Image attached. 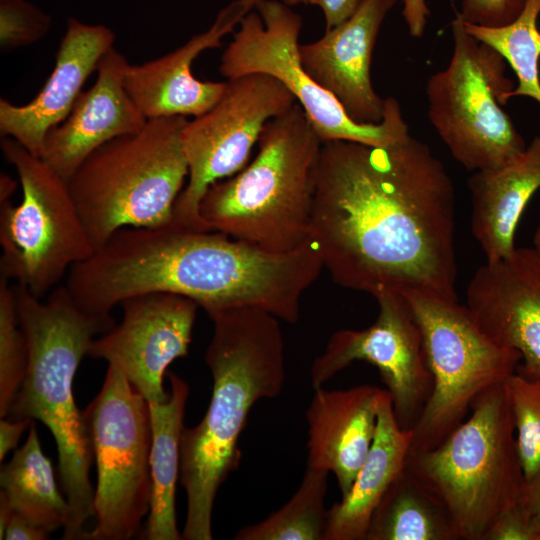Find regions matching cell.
<instances>
[{
    "label": "cell",
    "instance_id": "cell-1",
    "mask_svg": "<svg viewBox=\"0 0 540 540\" xmlns=\"http://www.w3.org/2000/svg\"><path fill=\"white\" fill-rule=\"evenodd\" d=\"M310 239L338 285L457 301L455 189L430 147L324 141Z\"/></svg>",
    "mask_w": 540,
    "mask_h": 540
},
{
    "label": "cell",
    "instance_id": "cell-2",
    "mask_svg": "<svg viewBox=\"0 0 540 540\" xmlns=\"http://www.w3.org/2000/svg\"><path fill=\"white\" fill-rule=\"evenodd\" d=\"M312 241L272 252L215 230L175 223L124 227L69 270L65 285L86 310L110 314L149 292L190 298L211 313L258 308L295 323L304 292L323 269Z\"/></svg>",
    "mask_w": 540,
    "mask_h": 540
},
{
    "label": "cell",
    "instance_id": "cell-3",
    "mask_svg": "<svg viewBox=\"0 0 540 540\" xmlns=\"http://www.w3.org/2000/svg\"><path fill=\"white\" fill-rule=\"evenodd\" d=\"M213 333L205 362L213 380L202 420L183 428L179 479L186 492L185 540H212V512L219 487L238 468L239 439L250 410L275 398L285 381L279 319L258 308H231L208 315Z\"/></svg>",
    "mask_w": 540,
    "mask_h": 540
},
{
    "label": "cell",
    "instance_id": "cell-4",
    "mask_svg": "<svg viewBox=\"0 0 540 540\" xmlns=\"http://www.w3.org/2000/svg\"><path fill=\"white\" fill-rule=\"evenodd\" d=\"M15 291L28 365L7 416L36 419L50 430L69 508L62 539H82L87 520L95 515V488L89 476L94 456L83 411L74 399L73 381L92 341L114 320L110 314L84 309L65 284L55 287L45 301L24 286L15 284Z\"/></svg>",
    "mask_w": 540,
    "mask_h": 540
},
{
    "label": "cell",
    "instance_id": "cell-5",
    "mask_svg": "<svg viewBox=\"0 0 540 540\" xmlns=\"http://www.w3.org/2000/svg\"><path fill=\"white\" fill-rule=\"evenodd\" d=\"M322 143L298 102L269 120L253 161L203 195L207 228L272 252L307 243Z\"/></svg>",
    "mask_w": 540,
    "mask_h": 540
},
{
    "label": "cell",
    "instance_id": "cell-6",
    "mask_svg": "<svg viewBox=\"0 0 540 540\" xmlns=\"http://www.w3.org/2000/svg\"><path fill=\"white\" fill-rule=\"evenodd\" d=\"M405 468L445 509L459 540H485L525 483L505 382L484 392L440 444L409 451Z\"/></svg>",
    "mask_w": 540,
    "mask_h": 540
},
{
    "label": "cell",
    "instance_id": "cell-7",
    "mask_svg": "<svg viewBox=\"0 0 540 540\" xmlns=\"http://www.w3.org/2000/svg\"><path fill=\"white\" fill-rule=\"evenodd\" d=\"M187 121L184 116L148 120L139 132L98 147L67 180L95 250L121 228L172 223L188 177L181 145Z\"/></svg>",
    "mask_w": 540,
    "mask_h": 540
},
{
    "label": "cell",
    "instance_id": "cell-8",
    "mask_svg": "<svg viewBox=\"0 0 540 540\" xmlns=\"http://www.w3.org/2000/svg\"><path fill=\"white\" fill-rule=\"evenodd\" d=\"M448 66L426 84L427 116L451 155L471 171L502 167L526 147L502 108L514 89L505 59L470 35L456 12Z\"/></svg>",
    "mask_w": 540,
    "mask_h": 540
},
{
    "label": "cell",
    "instance_id": "cell-9",
    "mask_svg": "<svg viewBox=\"0 0 540 540\" xmlns=\"http://www.w3.org/2000/svg\"><path fill=\"white\" fill-rule=\"evenodd\" d=\"M1 149L16 169L22 198L17 205L1 201L0 273L43 298L95 249L67 181L10 137H2Z\"/></svg>",
    "mask_w": 540,
    "mask_h": 540
},
{
    "label": "cell",
    "instance_id": "cell-10",
    "mask_svg": "<svg viewBox=\"0 0 540 540\" xmlns=\"http://www.w3.org/2000/svg\"><path fill=\"white\" fill-rule=\"evenodd\" d=\"M404 297L420 328L433 380L431 395L412 428L410 451H420L440 444L484 392L517 370L521 355L493 340L458 300Z\"/></svg>",
    "mask_w": 540,
    "mask_h": 540
},
{
    "label": "cell",
    "instance_id": "cell-11",
    "mask_svg": "<svg viewBox=\"0 0 540 540\" xmlns=\"http://www.w3.org/2000/svg\"><path fill=\"white\" fill-rule=\"evenodd\" d=\"M255 10L240 21L233 40L221 56L219 71L224 77L264 73L276 78L300 104L323 142L346 140L386 146L410 135L396 98H385L381 122L358 123L333 94L307 73L299 55L302 18L289 5L261 0Z\"/></svg>",
    "mask_w": 540,
    "mask_h": 540
},
{
    "label": "cell",
    "instance_id": "cell-12",
    "mask_svg": "<svg viewBox=\"0 0 540 540\" xmlns=\"http://www.w3.org/2000/svg\"><path fill=\"white\" fill-rule=\"evenodd\" d=\"M83 414L97 468V523L82 540H128L149 513L152 429L149 403L116 368Z\"/></svg>",
    "mask_w": 540,
    "mask_h": 540
},
{
    "label": "cell",
    "instance_id": "cell-13",
    "mask_svg": "<svg viewBox=\"0 0 540 540\" xmlns=\"http://www.w3.org/2000/svg\"><path fill=\"white\" fill-rule=\"evenodd\" d=\"M295 103L288 89L268 74L228 79L214 106L188 120L182 129L188 181L174 205L172 222L210 230L199 212L207 189L245 167L266 123Z\"/></svg>",
    "mask_w": 540,
    "mask_h": 540
},
{
    "label": "cell",
    "instance_id": "cell-14",
    "mask_svg": "<svg viewBox=\"0 0 540 540\" xmlns=\"http://www.w3.org/2000/svg\"><path fill=\"white\" fill-rule=\"evenodd\" d=\"M376 321L365 329L334 332L311 366L313 389L323 386L355 361L374 365L389 392L395 417L412 429L433 387L418 323L403 295L384 293L375 298Z\"/></svg>",
    "mask_w": 540,
    "mask_h": 540
},
{
    "label": "cell",
    "instance_id": "cell-15",
    "mask_svg": "<svg viewBox=\"0 0 540 540\" xmlns=\"http://www.w3.org/2000/svg\"><path fill=\"white\" fill-rule=\"evenodd\" d=\"M118 324L96 337L88 356L119 370L148 402L168 398L163 378L188 354L198 304L188 297L149 292L125 299Z\"/></svg>",
    "mask_w": 540,
    "mask_h": 540
},
{
    "label": "cell",
    "instance_id": "cell-16",
    "mask_svg": "<svg viewBox=\"0 0 540 540\" xmlns=\"http://www.w3.org/2000/svg\"><path fill=\"white\" fill-rule=\"evenodd\" d=\"M466 302L493 340L520 353L516 371L540 378V252L516 247L486 261L468 284Z\"/></svg>",
    "mask_w": 540,
    "mask_h": 540
},
{
    "label": "cell",
    "instance_id": "cell-17",
    "mask_svg": "<svg viewBox=\"0 0 540 540\" xmlns=\"http://www.w3.org/2000/svg\"><path fill=\"white\" fill-rule=\"evenodd\" d=\"M261 0H233L217 14L204 32L191 37L176 50L139 65L128 64L124 85L147 119L199 116L219 100L225 82L202 81L192 73L193 61L205 50L222 45L225 35L256 9Z\"/></svg>",
    "mask_w": 540,
    "mask_h": 540
},
{
    "label": "cell",
    "instance_id": "cell-18",
    "mask_svg": "<svg viewBox=\"0 0 540 540\" xmlns=\"http://www.w3.org/2000/svg\"><path fill=\"white\" fill-rule=\"evenodd\" d=\"M397 0H361L341 24L317 41L299 45L307 73L333 94L358 123H379L385 99L374 90L370 67L380 27Z\"/></svg>",
    "mask_w": 540,
    "mask_h": 540
},
{
    "label": "cell",
    "instance_id": "cell-19",
    "mask_svg": "<svg viewBox=\"0 0 540 540\" xmlns=\"http://www.w3.org/2000/svg\"><path fill=\"white\" fill-rule=\"evenodd\" d=\"M115 38L105 25L68 18L55 67L35 98L24 105L0 99L1 137H10L41 157L48 131L69 115L84 83L114 47Z\"/></svg>",
    "mask_w": 540,
    "mask_h": 540
},
{
    "label": "cell",
    "instance_id": "cell-20",
    "mask_svg": "<svg viewBox=\"0 0 540 540\" xmlns=\"http://www.w3.org/2000/svg\"><path fill=\"white\" fill-rule=\"evenodd\" d=\"M128 64L114 47L108 50L93 86L82 91L69 115L48 131L41 158L66 181L98 147L146 125L124 85Z\"/></svg>",
    "mask_w": 540,
    "mask_h": 540
},
{
    "label": "cell",
    "instance_id": "cell-21",
    "mask_svg": "<svg viewBox=\"0 0 540 540\" xmlns=\"http://www.w3.org/2000/svg\"><path fill=\"white\" fill-rule=\"evenodd\" d=\"M382 389L315 388L306 410L307 467L334 473L341 497L351 489L372 445Z\"/></svg>",
    "mask_w": 540,
    "mask_h": 540
},
{
    "label": "cell",
    "instance_id": "cell-22",
    "mask_svg": "<svg viewBox=\"0 0 540 540\" xmlns=\"http://www.w3.org/2000/svg\"><path fill=\"white\" fill-rule=\"evenodd\" d=\"M540 188V135L506 165L476 171L468 179L471 232L486 261L509 255L515 232L532 196Z\"/></svg>",
    "mask_w": 540,
    "mask_h": 540
},
{
    "label": "cell",
    "instance_id": "cell-23",
    "mask_svg": "<svg viewBox=\"0 0 540 540\" xmlns=\"http://www.w3.org/2000/svg\"><path fill=\"white\" fill-rule=\"evenodd\" d=\"M413 432L395 417L392 399L381 391L370 450L349 492L328 509L325 540H366L374 510L405 468Z\"/></svg>",
    "mask_w": 540,
    "mask_h": 540
},
{
    "label": "cell",
    "instance_id": "cell-24",
    "mask_svg": "<svg viewBox=\"0 0 540 540\" xmlns=\"http://www.w3.org/2000/svg\"><path fill=\"white\" fill-rule=\"evenodd\" d=\"M170 392L162 402H148L152 444L150 452V510L142 538L146 540H180L176 524L175 491L180 473V439L184 428L188 384L168 372Z\"/></svg>",
    "mask_w": 540,
    "mask_h": 540
},
{
    "label": "cell",
    "instance_id": "cell-25",
    "mask_svg": "<svg viewBox=\"0 0 540 540\" xmlns=\"http://www.w3.org/2000/svg\"><path fill=\"white\" fill-rule=\"evenodd\" d=\"M1 490L12 509L49 532L64 528L68 503L56 483L54 469L43 453L34 422L25 443L15 449L0 473Z\"/></svg>",
    "mask_w": 540,
    "mask_h": 540
},
{
    "label": "cell",
    "instance_id": "cell-26",
    "mask_svg": "<svg viewBox=\"0 0 540 540\" xmlns=\"http://www.w3.org/2000/svg\"><path fill=\"white\" fill-rule=\"evenodd\" d=\"M366 540L459 539L445 509L404 468L374 510Z\"/></svg>",
    "mask_w": 540,
    "mask_h": 540
},
{
    "label": "cell",
    "instance_id": "cell-27",
    "mask_svg": "<svg viewBox=\"0 0 540 540\" xmlns=\"http://www.w3.org/2000/svg\"><path fill=\"white\" fill-rule=\"evenodd\" d=\"M328 472L306 467L299 488L279 510L241 528L235 540H325L328 510L324 500Z\"/></svg>",
    "mask_w": 540,
    "mask_h": 540
},
{
    "label": "cell",
    "instance_id": "cell-28",
    "mask_svg": "<svg viewBox=\"0 0 540 540\" xmlns=\"http://www.w3.org/2000/svg\"><path fill=\"white\" fill-rule=\"evenodd\" d=\"M540 0H526L519 16L501 27L465 23L466 31L495 49L514 70L518 83L506 96H526L540 105Z\"/></svg>",
    "mask_w": 540,
    "mask_h": 540
},
{
    "label": "cell",
    "instance_id": "cell-29",
    "mask_svg": "<svg viewBox=\"0 0 540 540\" xmlns=\"http://www.w3.org/2000/svg\"><path fill=\"white\" fill-rule=\"evenodd\" d=\"M28 347L19 321L15 285L0 276V417L8 415L23 382Z\"/></svg>",
    "mask_w": 540,
    "mask_h": 540
},
{
    "label": "cell",
    "instance_id": "cell-30",
    "mask_svg": "<svg viewBox=\"0 0 540 540\" xmlns=\"http://www.w3.org/2000/svg\"><path fill=\"white\" fill-rule=\"evenodd\" d=\"M505 387L513 414L517 451L525 480L540 467V378L515 371Z\"/></svg>",
    "mask_w": 540,
    "mask_h": 540
},
{
    "label": "cell",
    "instance_id": "cell-31",
    "mask_svg": "<svg viewBox=\"0 0 540 540\" xmlns=\"http://www.w3.org/2000/svg\"><path fill=\"white\" fill-rule=\"evenodd\" d=\"M526 0H462L457 12L465 23L484 27H501L514 21L524 8ZM429 10L425 0H404L403 16L410 33L419 37L425 26Z\"/></svg>",
    "mask_w": 540,
    "mask_h": 540
},
{
    "label": "cell",
    "instance_id": "cell-32",
    "mask_svg": "<svg viewBox=\"0 0 540 540\" xmlns=\"http://www.w3.org/2000/svg\"><path fill=\"white\" fill-rule=\"evenodd\" d=\"M51 16L26 0H0V45L11 50L39 41L49 31Z\"/></svg>",
    "mask_w": 540,
    "mask_h": 540
},
{
    "label": "cell",
    "instance_id": "cell-33",
    "mask_svg": "<svg viewBox=\"0 0 540 540\" xmlns=\"http://www.w3.org/2000/svg\"><path fill=\"white\" fill-rule=\"evenodd\" d=\"M485 540H540V529L518 502L498 516Z\"/></svg>",
    "mask_w": 540,
    "mask_h": 540
},
{
    "label": "cell",
    "instance_id": "cell-34",
    "mask_svg": "<svg viewBox=\"0 0 540 540\" xmlns=\"http://www.w3.org/2000/svg\"><path fill=\"white\" fill-rule=\"evenodd\" d=\"M361 0H283L287 5L311 4L318 6L324 15L326 30L347 20L357 9Z\"/></svg>",
    "mask_w": 540,
    "mask_h": 540
},
{
    "label": "cell",
    "instance_id": "cell-35",
    "mask_svg": "<svg viewBox=\"0 0 540 540\" xmlns=\"http://www.w3.org/2000/svg\"><path fill=\"white\" fill-rule=\"evenodd\" d=\"M50 533L45 528L14 511L6 527L4 539L46 540L49 539Z\"/></svg>",
    "mask_w": 540,
    "mask_h": 540
},
{
    "label": "cell",
    "instance_id": "cell-36",
    "mask_svg": "<svg viewBox=\"0 0 540 540\" xmlns=\"http://www.w3.org/2000/svg\"><path fill=\"white\" fill-rule=\"evenodd\" d=\"M519 503L532 523L540 529V467L530 479L525 480Z\"/></svg>",
    "mask_w": 540,
    "mask_h": 540
},
{
    "label": "cell",
    "instance_id": "cell-37",
    "mask_svg": "<svg viewBox=\"0 0 540 540\" xmlns=\"http://www.w3.org/2000/svg\"><path fill=\"white\" fill-rule=\"evenodd\" d=\"M33 419L24 418L19 420L1 418L0 421V460L2 461L7 453L14 450L22 433L30 427Z\"/></svg>",
    "mask_w": 540,
    "mask_h": 540
},
{
    "label": "cell",
    "instance_id": "cell-38",
    "mask_svg": "<svg viewBox=\"0 0 540 540\" xmlns=\"http://www.w3.org/2000/svg\"><path fill=\"white\" fill-rule=\"evenodd\" d=\"M14 510L12 509L6 494L1 490L0 493V539H4L6 527Z\"/></svg>",
    "mask_w": 540,
    "mask_h": 540
},
{
    "label": "cell",
    "instance_id": "cell-39",
    "mask_svg": "<svg viewBox=\"0 0 540 540\" xmlns=\"http://www.w3.org/2000/svg\"><path fill=\"white\" fill-rule=\"evenodd\" d=\"M14 182L6 175H1V201L8 200L14 190Z\"/></svg>",
    "mask_w": 540,
    "mask_h": 540
},
{
    "label": "cell",
    "instance_id": "cell-40",
    "mask_svg": "<svg viewBox=\"0 0 540 540\" xmlns=\"http://www.w3.org/2000/svg\"><path fill=\"white\" fill-rule=\"evenodd\" d=\"M533 244L534 248L537 249L540 252V225L535 231L534 238H533Z\"/></svg>",
    "mask_w": 540,
    "mask_h": 540
}]
</instances>
